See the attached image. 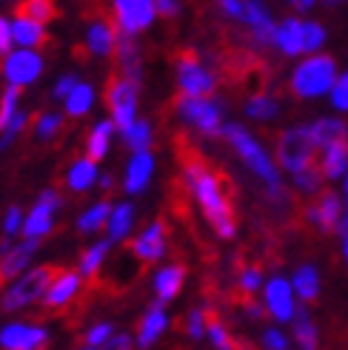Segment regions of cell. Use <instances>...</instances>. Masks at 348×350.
<instances>
[{"instance_id":"cell-49","label":"cell","mask_w":348,"mask_h":350,"mask_svg":"<svg viewBox=\"0 0 348 350\" xmlns=\"http://www.w3.org/2000/svg\"><path fill=\"white\" fill-rule=\"evenodd\" d=\"M328 100H332V109L337 114H348V72H340L332 92H328Z\"/></svg>"},{"instance_id":"cell-52","label":"cell","mask_w":348,"mask_h":350,"mask_svg":"<svg viewBox=\"0 0 348 350\" xmlns=\"http://www.w3.org/2000/svg\"><path fill=\"white\" fill-rule=\"evenodd\" d=\"M100 350H134V336L132 334H114Z\"/></svg>"},{"instance_id":"cell-61","label":"cell","mask_w":348,"mask_h":350,"mask_svg":"<svg viewBox=\"0 0 348 350\" xmlns=\"http://www.w3.org/2000/svg\"><path fill=\"white\" fill-rule=\"evenodd\" d=\"M0 3H14V0H0Z\"/></svg>"},{"instance_id":"cell-51","label":"cell","mask_w":348,"mask_h":350,"mask_svg":"<svg viewBox=\"0 0 348 350\" xmlns=\"http://www.w3.org/2000/svg\"><path fill=\"white\" fill-rule=\"evenodd\" d=\"M14 49V38H12V17L0 14V57H6Z\"/></svg>"},{"instance_id":"cell-39","label":"cell","mask_w":348,"mask_h":350,"mask_svg":"<svg viewBox=\"0 0 348 350\" xmlns=\"http://www.w3.org/2000/svg\"><path fill=\"white\" fill-rule=\"evenodd\" d=\"M63 120H66V114H60V111H43V114H38V120H34V139L38 143H51V139H58L60 137V131H63Z\"/></svg>"},{"instance_id":"cell-17","label":"cell","mask_w":348,"mask_h":350,"mask_svg":"<svg viewBox=\"0 0 348 350\" xmlns=\"http://www.w3.org/2000/svg\"><path fill=\"white\" fill-rule=\"evenodd\" d=\"M129 251L137 262H160L169 251V239H166V222L163 219H151L146 228L137 234L129 245Z\"/></svg>"},{"instance_id":"cell-1","label":"cell","mask_w":348,"mask_h":350,"mask_svg":"<svg viewBox=\"0 0 348 350\" xmlns=\"http://www.w3.org/2000/svg\"><path fill=\"white\" fill-rule=\"evenodd\" d=\"M183 183L188 188V194L195 197L197 208L203 211L206 222L212 225V231L220 239H232L237 234V217H234L232 200L225 197V188L217 174L203 160L191 157V160L183 163Z\"/></svg>"},{"instance_id":"cell-38","label":"cell","mask_w":348,"mask_h":350,"mask_svg":"<svg viewBox=\"0 0 348 350\" xmlns=\"http://www.w3.org/2000/svg\"><path fill=\"white\" fill-rule=\"evenodd\" d=\"M323 183H325V177H323V171L317 165H308L297 174H291V188L303 197H317L323 191Z\"/></svg>"},{"instance_id":"cell-30","label":"cell","mask_w":348,"mask_h":350,"mask_svg":"<svg viewBox=\"0 0 348 350\" xmlns=\"http://www.w3.org/2000/svg\"><path fill=\"white\" fill-rule=\"evenodd\" d=\"M291 342L297 350H320V330L308 308H297L291 319Z\"/></svg>"},{"instance_id":"cell-27","label":"cell","mask_w":348,"mask_h":350,"mask_svg":"<svg viewBox=\"0 0 348 350\" xmlns=\"http://www.w3.org/2000/svg\"><path fill=\"white\" fill-rule=\"evenodd\" d=\"M12 38L17 49H40L49 40V34H46V23L34 21L29 14H17L12 17Z\"/></svg>"},{"instance_id":"cell-11","label":"cell","mask_w":348,"mask_h":350,"mask_svg":"<svg viewBox=\"0 0 348 350\" xmlns=\"http://www.w3.org/2000/svg\"><path fill=\"white\" fill-rule=\"evenodd\" d=\"M177 89L180 94H191V97H208L214 94L220 77L214 75L212 66H206L197 55H191V51H186V55L177 57Z\"/></svg>"},{"instance_id":"cell-8","label":"cell","mask_w":348,"mask_h":350,"mask_svg":"<svg viewBox=\"0 0 348 350\" xmlns=\"http://www.w3.org/2000/svg\"><path fill=\"white\" fill-rule=\"evenodd\" d=\"M46 72V60L38 49H12L6 57H0V77L14 89H29Z\"/></svg>"},{"instance_id":"cell-48","label":"cell","mask_w":348,"mask_h":350,"mask_svg":"<svg viewBox=\"0 0 348 350\" xmlns=\"http://www.w3.org/2000/svg\"><path fill=\"white\" fill-rule=\"evenodd\" d=\"M21 14H29L34 17V21H40V23H49V21H55V0H23V9Z\"/></svg>"},{"instance_id":"cell-56","label":"cell","mask_w":348,"mask_h":350,"mask_svg":"<svg viewBox=\"0 0 348 350\" xmlns=\"http://www.w3.org/2000/svg\"><path fill=\"white\" fill-rule=\"evenodd\" d=\"M97 185H100L103 191H112V188H114V177H112V174H100V177H97Z\"/></svg>"},{"instance_id":"cell-62","label":"cell","mask_w":348,"mask_h":350,"mask_svg":"<svg viewBox=\"0 0 348 350\" xmlns=\"http://www.w3.org/2000/svg\"><path fill=\"white\" fill-rule=\"evenodd\" d=\"M288 3H291V0H288Z\"/></svg>"},{"instance_id":"cell-12","label":"cell","mask_w":348,"mask_h":350,"mask_svg":"<svg viewBox=\"0 0 348 350\" xmlns=\"http://www.w3.org/2000/svg\"><path fill=\"white\" fill-rule=\"evenodd\" d=\"M263 308L277 325H291L294 313L300 308L297 293L291 288V279L283 273H274L263 285Z\"/></svg>"},{"instance_id":"cell-22","label":"cell","mask_w":348,"mask_h":350,"mask_svg":"<svg viewBox=\"0 0 348 350\" xmlns=\"http://www.w3.org/2000/svg\"><path fill=\"white\" fill-rule=\"evenodd\" d=\"M117 38H120V29L112 21H106V17H95V21H89V26H86L83 43H86V49H89L92 57L109 60V57H114Z\"/></svg>"},{"instance_id":"cell-37","label":"cell","mask_w":348,"mask_h":350,"mask_svg":"<svg viewBox=\"0 0 348 350\" xmlns=\"http://www.w3.org/2000/svg\"><path fill=\"white\" fill-rule=\"evenodd\" d=\"M120 137H123V143H126L129 151H146L154 143V126H151V120L137 117L132 126L120 129Z\"/></svg>"},{"instance_id":"cell-29","label":"cell","mask_w":348,"mask_h":350,"mask_svg":"<svg viewBox=\"0 0 348 350\" xmlns=\"http://www.w3.org/2000/svg\"><path fill=\"white\" fill-rule=\"evenodd\" d=\"M320 171L328 183H340L348 174V139H337V143L320 148Z\"/></svg>"},{"instance_id":"cell-16","label":"cell","mask_w":348,"mask_h":350,"mask_svg":"<svg viewBox=\"0 0 348 350\" xmlns=\"http://www.w3.org/2000/svg\"><path fill=\"white\" fill-rule=\"evenodd\" d=\"M240 23L249 29L254 46L260 49H274V31H277V21L271 17L269 6L263 0H243V17Z\"/></svg>"},{"instance_id":"cell-15","label":"cell","mask_w":348,"mask_h":350,"mask_svg":"<svg viewBox=\"0 0 348 350\" xmlns=\"http://www.w3.org/2000/svg\"><path fill=\"white\" fill-rule=\"evenodd\" d=\"M306 222H311L320 234H340V222L345 214V200L334 191H320L317 200L306 205Z\"/></svg>"},{"instance_id":"cell-3","label":"cell","mask_w":348,"mask_h":350,"mask_svg":"<svg viewBox=\"0 0 348 350\" xmlns=\"http://www.w3.org/2000/svg\"><path fill=\"white\" fill-rule=\"evenodd\" d=\"M337 75H340L337 60L332 55L314 51V55L300 57V63L291 68L288 89L297 100H320V97H328Z\"/></svg>"},{"instance_id":"cell-41","label":"cell","mask_w":348,"mask_h":350,"mask_svg":"<svg viewBox=\"0 0 348 350\" xmlns=\"http://www.w3.org/2000/svg\"><path fill=\"white\" fill-rule=\"evenodd\" d=\"M263 285H266V276H263V268H260V265L240 268V273H237V288H240V293L246 296V299L257 296L260 291H263Z\"/></svg>"},{"instance_id":"cell-10","label":"cell","mask_w":348,"mask_h":350,"mask_svg":"<svg viewBox=\"0 0 348 350\" xmlns=\"http://www.w3.org/2000/svg\"><path fill=\"white\" fill-rule=\"evenodd\" d=\"M63 208V197L58 188H43L34 205L26 211V219H23V234L26 239H46L51 231H55V219H58V211Z\"/></svg>"},{"instance_id":"cell-54","label":"cell","mask_w":348,"mask_h":350,"mask_svg":"<svg viewBox=\"0 0 348 350\" xmlns=\"http://www.w3.org/2000/svg\"><path fill=\"white\" fill-rule=\"evenodd\" d=\"M243 313H246V317L249 319H263L266 317V308L263 305H260V302H251V299H246V302H243Z\"/></svg>"},{"instance_id":"cell-57","label":"cell","mask_w":348,"mask_h":350,"mask_svg":"<svg viewBox=\"0 0 348 350\" xmlns=\"http://www.w3.org/2000/svg\"><path fill=\"white\" fill-rule=\"evenodd\" d=\"M343 259H345V268H348V231L343 234Z\"/></svg>"},{"instance_id":"cell-59","label":"cell","mask_w":348,"mask_h":350,"mask_svg":"<svg viewBox=\"0 0 348 350\" xmlns=\"http://www.w3.org/2000/svg\"><path fill=\"white\" fill-rule=\"evenodd\" d=\"M323 3H325V6H343L345 0H323Z\"/></svg>"},{"instance_id":"cell-42","label":"cell","mask_w":348,"mask_h":350,"mask_svg":"<svg viewBox=\"0 0 348 350\" xmlns=\"http://www.w3.org/2000/svg\"><path fill=\"white\" fill-rule=\"evenodd\" d=\"M206 325H208V308L206 305H195L186 313V334L191 342L206 339Z\"/></svg>"},{"instance_id":"cell-35","label":"cell","mask_w":348,"mask_h":350,"mask_svg":"<svg viewBox=\"0 0 348 350\" xmlns=\"http://www.w3.org/2000/svg\"><path fill=\"white\" fill-rule=\"evenodd\" d=\"M95 103H97V89H95L92 83L80 80L75 89H72V94L63 100V114L72 117V120H80V117H86V114L95 109Z\"/></svg>"},{"instance_id":"cell-50","label":"cell","mask_w":348,"mask_h":350,"mask_svg":"<svg viewBox=\"0 0 348 350\" xmlns=\"http://www.w3.org/2000/svg\"><path fill=\"white\" fill-rule=\"evenodd\" d=\"M77 83H80V77H77L75 72H66V75H60V77L55 80V85H51V97L63 103L69 94H72V89H75Z\"/></svg>"},{"instance_id":"cell-34","label":"cell","mask_w":348,"mask_h":350,"mask_svg":"<svg viewBox=\"0 0 348 350\" xmlns=\"http://www.w3.org/2000/svg\"><path fill=\"white\" fill-rule=\"evenodd\" d=\"M112 248H114V242H112V239H97V242H92L89 248L80 254V259H77V271H80V276H83V279H95V276L103 271V265H106V259H109Z\"/></svg>"},{"instance_id":"cell-7","label":"cell","mask_w":348,"mask_h":350,"mask_svg":"<svg viewBox=\"0 0 348 350\" xmlns=\"http://www.w3.org/2000/svg\"><path fill=\"white\" fill-rule=\"evenodd\" d=\"M317 146L311 143L306 126H288L277 137V165L286 174H297L308 165H314Z\"/></svg>"},{"instance_id":"cell-5","label":"cell","mask_w":348,"mask_h":350,"mask_svg":"<svg viewBox=\"0 0 348 350\" xmlns=\"http://www.w3.org/2000/svg\"><path fill=\"white\" fill-rule=\"evenodd\" d=\"M51 276H55V268L51 265H32L29 271H23L21 276L12 279V282L3 288V293H0V310L21 313L32 305H40Z\"/></svg>"},{"instance_id":"cell-2","label":"cell","mask_w":348,"mask_h":350,"mask_svg":"<svg viewBox=\"0 0 348 350\" xmlns=\"http://www.w3.org/2000/svg\"><path fill=\"white\" fill-rule=\"evenodd\" d=\"M220 137L232 146V151L240 157V163L260 180V185L266 188L269 200L274 205H288V194H286V185H283L280 165H277V160L269 154V148L260 143V139L243 126V122H225Z\"/></svg>"},{"instance_id":"cell-58","label":"cell","mask_w":348,"mask_h":350,"mask_svg":"<svg viewBox=\"0 0 348 350\" xmlns=\"http://www.w3.org/2000/svg\"><path fill=\"white\" fill-rule=\"evenodd\" d=\"M340 183H343V200H345V208H348V174H345Z\"/></svg>"},{"instance_id":"cell-31","label":"cell","mask_w":348,"mask_h":350,"mask_svg":"<svg viewBox=\"0 0 348 350\" xmlns=\"http://www.w3.org/2000/svg\"><path fill=\"white\" fill-rule=\"evenodd\" d=\"M306 129H308L311 143L317 146V151L337 143V139H348V126L343 117H317L314 122H308Z\"/></svg>"},{"instance_id":"cell-46","label":"cell","mask_w":348,"mask_h":350,"mask_svg":"<svg viewBox=\"0 0 348 350\" xmlns=\"http://www.w3.org/2000/svg\"><path fill=\"white\" fill-rule=\"evenodd\" d=\"M23 219H26V211L21 205H9L6 208V214H3V219H0V231H3V237H9V239H17L23 234Z\"/></svg>"},{"instance_id":"cell-47","label":"cell","mask_w":348,"mask_h":350,"mask_svg":"<svg viewBox=\"0 0 348 350\" xmlns=\"http://www.w3.org/2000/svg\"><path fill=\"white\" fill-rule=\"evenodd\" d=\"M260 347L263 350H294V342L283 327H266L263 334H260Z\"/></svg>"},{"instance_id":"cell-4","label":"cell","mask_w":348,"mask_h":350,"mask_svg":"<svg viewBox=\"0 0 348 350\" xmlns=\"http://www.w3.org/2000/svg\"><path fill=\"white\" fill-rule=\"evenodd\" d=\"M328 40L325 26L317 21H306V17H283L277 23L274 31V49L280 51L283 57H306V55H314V51H323Z\"/></svg>"},{"instance_id":"cell-23","label":"cell","mask_w":348,"mask_h":350,"mask_svg":"<svg viewBox=\"0 0 348 350\" xmlns=\"http://www.w3.org/2000/svg\"><path fill=\"white\" fill-rule=\"evenodd\" d=\"M186 285V268L177 265V262H169V265L158 268L151 276V291H154V299H158L160 305H169L180 296Z\"/></svg>"},{"instance_id":"cell-53","label":"cell","mask_w":348,"mask_h":350,"mask_svg":"<svg viewBox=\"0 0 348 350\" xmlns=\"http://www.w3.org/2000/svg\"><path fill=\"white\" fill-rule=\"evenodd\" d=\"M214 3L220 6V12L225 17H232V21H240L243 17V0H214Z\"/></svg>"},{"instance_id":"cell-43","label":"cell","mask_w":348,"mask_h":350,"mask_svg":"<svg viewBox=\"0 0 348 350\" xmlns=\"http://www.w3.org/2000/svg\"><path fill=\"white\" fill-rule=\"evenodd\" d=\"M114 334H117V330H114V322L100 319V322H95V325H89V327L83 330V345H89V347H103Z\"/></svg>"},{"instance_id":"cell-45","label":"cell","mask_w":348,"mask_h":350,"mask_svg":"<svg viewBox=\"0 0 348 350\" xmlns=\"http://www.w3.org/2000/svg\"><path fill=\"white\" fill-rule=\"evenodd\" d=\"M21 92L23 89H14V85H6L3 94H0V129L9 126V120L21 111Z\"/></svg>"},{"instance_id":"cell-28","label":"cell","mask_w":348,"mask_h":350,"mask_svg":"<svg viewBox=\"0 0 348 350\" xmlns=\"http://www.w3.org/2000/svg\"><path fill=\"white\" fill-rule=\"evenodd\" d=\"M117 126H114V120H97L95 126L89 129V134H86V154L92 157V160H106L109 151H112V143H114V137H117Z\"/></svg>"},{"instance_id":"cell-21","label":"cell","mask_w":348,"mask_h":350,"mask_svg":"<svg viewBox=\"0 0 348 350\" xmlns=\"http://www.w3.org/2000/svg\"><path fill=\"white\" fill-rule=\"evenodd\" d=\"M38 248H40L38 239H26V237L14 239L12 248L0 256V282H12L23 271H29L34 256H38Z\"/></svg>"},{"instance_id":"cell-6","label":"cell","mask_w":348,"mask_h":350,"mask_svg":"<svg viewBox=\"0 0 348 350\" xmlns=\"http://www.w3.org/2000/svg\"><path fill=\"white\" fill-rule=\"evenodd\" d=\"M174 111H177L180 122H186L188 129H195L203 137H220V131L225 126V109L212 94L208 97L180 94L177 103H174Z\"/></svg>"},{"instance_id":"cell-36","label":"cell","mask_w":348,"mask_h":350,"mask_svg":"<svg viewBox=\"0 0 348 350\" xmlns=\"http://www.w3.org/2000/svg\"><path fill=\"white\" fill-rule=\"evenodd\" d=\"M243 114L254 122H274L280 117V103H277V97L269 92H257L243 103Z\"/></svg>"},{"instance_id":"cell-32","label":"cell","mask_w":348,"mask_h":350,"mask_svg":"<svg viewBox=\"0 0 348 350\" xmlns=\"http://www.w3.org/2000/svg\"><path fill=\"white\" fill-rule=\"evenodd\" d=\"M112 205H114V202H109V200H97V202H92L89 208H83V211L77 214V219H75L77 234L92 237V234H97V231H106Z\"/></svg>"},{"instance_id":"cell-9","label":"cell","mask_w":348,"mask_h":350,"mask_svg":"<svg viewBox=\"0 0 348 350\" xmlns=\"http://www.w3.org/2000/svg\"><path fill=\"white\" fill-rule=\"evenodd\" d=\"M137 106H140V80H132V77H123V75L109 80L106 109H109V117L114 120L117 131L132 126V122L137 120Z\"/></svg>"},{"instance_id":"cell-55","label":"cell","mask_w":348,"mask_h":350,"mask_svg":"<svg viewBox=\"0 0 348 350\" xmlns=\"http://www.w3.org/2000/svg\"><path fill=\"white\" fill-rule=\"evenodd\" d=\"M291 6L297 9L300 14H306V12H311V9L317 6V0H291Z\"/></svg>"},{"instance_id":"cell-25","label":"cell","mask_w":348,"mask_h":350,"mask_svg":"<svg viewBox=\"0 0 348 350\" xmlns=\"http://www.w3.org/2000/svg\"><path fill=\"white\" fill-rule=\"evenodd\" d=\"M114 63H117V75L132 77V80H143V51L137 46V38L120 31L117 49H114Z\"/></svg>"},{"instance_id":"cell-33","label":"cell","mask_w":348,"mask_h":350,"mask_svg":"<svg viewBox=\"0 0 348 350\" xmlns=\"http://www.w3.org/2000/svg\"><path fill=\"white\" fill-rule=\"evenodd\" d=\"M291 288H294V293H297L300 302H314L317 296H320V288H323L320 268L311 265V262L300 265L297 271L291 273Z\"/></svg>"},{"instance_id":"cell-13","label":"cell","mask_w":348,"mask_h":350,"mask_svg":"<svg viewBox=\"0 0 348 350\" xmlns=\"http://www.w3.org/2000/svg\"><path fill=\"white\" fill-rule=\"evenodd\" d=\"M112 14H114V26L123 34H132V38L149 31L160 17L154 0H112Z\"/></svg>"},{"instance_id":"cell-40","label":"cell","mask_w":348,"mask_h":350,"mask_svg":"<svg viewBox=\"0 0 348 350\" xmlns=\"http://www.w3.org/2000/svg\"><path fill=\"white\" fill-rule=\"evenodd\" d=\"M29 111L26 109H21V111H17L12 120H9V126L6 129H0V154H6L14 143H17V139H21L23 137V131L29 129Z\"/></svg>"},{"instance_id":"cell-18","label":"cell","mask_w":348,"mask_h":350,"mask_svg":"<svg viewBox=\"0 0 348 350\" xmlns=\"http://www.w3.org/2000/svg\"><path fill=\"white\" fill-rule=\"evenodd\" d=\"M154 171H158V157L151 154V148L132 151L129 163H126V171H123V191L129 197L146 194L151 180H154Z\"/></svg>"},{"instance_id":"cell-19","label":"cell","mask_w":348,"mask_h":350,"mask_svg":"<svg viewBox=\"0 0 348 350\" xmlns=\"http://www.w3.org/2000/svg\"><path fill=\"white\" fill-rule=\"evenodd\" d=\"M83 282H86V279L80 276V271H55V276H51V282L46 288V296H43L40 305H46L49 310L69 308L80 296Z\"/></svg>"},{"instance_id":"cell-44","label":"cell","mask_w":348,"mask_h":350,"mask_svg":"<svg viewBox=\"0 0 348 350\" xmlns=\"http://www.w3.org/2000/svg\"><path fill=\"white\" fill-rule=\"evenodd\" d=\"M206 339L212 342L214 350H237V345H234V339H232V334H229V327H225L220 319H208V325H206Z\"/></svg>"},{"instance_id":"cell-24","label":"cell","mask_w":348,"mask_h":350,"mask_svg":"<svg viewBox=\"0 0 348 350\" xmlns=\"http://www.w3.org/2000/svg\"><path fill=\"white\" fill-rule=\"evenodd\" d=\"M97 177H100L97 160H92L89 154H83V157H75V160L69 163V168L63 174V183L72 194H86V191H92L97 185Z\"/></svg>"},{"instance_id":"cell-26","label":"cell","mask_w":348,"mask_h":350,"mask_svg":"<svg viewBox=\"0 0 348 350\" xmlns=\"http://www.w3.org/2000/svg\"><path fill=\"white\" fill-rule=\"evenodd\" d=\"M134 222H137V208L134 202L123 200V202H114L112 205V214H109V222H106V239H112L114 245L117 242H126L134 231Z\"/></svg>"},{"instance_id":"cell-20","label":"cell","mask_w":348,"mask_h":350,"mask_svg":"<svg viewBox=\"0 0 348 350\" xmlns=\"http://www.w3.org/2000/svg\"><path fill=\"white\" fill-rule=\"evenodd\" d=\"M169 325H171V317H169L166 305H160V302L149 305L146 313L140 317V325H137L134 347H137V350H151L154 345L163 339V334L169 330Z\"/></svg>"},{"instance_id":"cell-14","label":"cell","mask_w":348,"mask_h":350,"mask_svg":"<svg viewBox=\"0 0 348 350\" xmlns=\"http://www.w3.org/2000/svg\"><path fill=\"white\" fill-rule=\"evenodd\" d=\"M51 334L40 322L29 319H12L0 325V350H43Z\"/></svg>"},{"instance_id":"cell-60","label":"cell","mask_w":348,"mask_h":350,"mask_svg":"<svg viewBox=\"0 0 348 350\" xmlns=\"http://www.w3.org/2000/svg\"><path fill=\"white\" fill-rule=\"evenodd\" d=\"M80 350H100V347H89V345H86V347H80Z\"/></svg>"}]
</instances>
